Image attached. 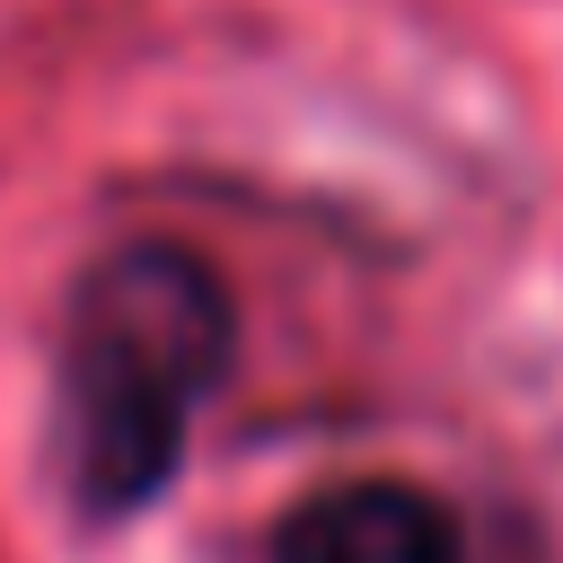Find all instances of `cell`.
<instances>
[{"label":"cell","mask_w":563,"mask_h":563,"mask_svg":"<svg viewBox=\"0 0 563 563\" xmlns=\"http://www.w3.org/2000/svg\"><path fill=\"white\" fill-rule=\"evenodd\" d=\"M238 290L185 238H114L70 273L53 325V457L88 528L167 501L202 405L238 378Z\"/></svg>","instance_id":"obj_1"},{"label":"cell","mask_w":563,"mask_h":563,"mask_svg":"<svg viewBox=\"0 0 563 563\" xmlns=\"http://www.w3.org/2000/svg\"><path fill=\"white\" fill-rule=\"evenodd\" d=\"M264 563H466V519L413 475H343L273 519Z\"/></svg>","instance_id":"obj_2"}]
</instances>
